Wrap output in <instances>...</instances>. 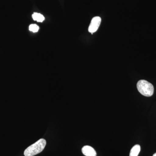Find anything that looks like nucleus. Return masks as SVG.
I'll return each instance as SVG.
<instances>
[{
    "label": "nucleus",
    "mask_w": 156,
    "mask_h": 156,
    "mask_svg": "<svg viewBox=\"0 0 156 156\" xmlns=\"http://www.w3.org/2000/svg\"><path fill=\"white\" fill-rule=\"evenodd\" d=\"M46 140L41 139L27 147L24 152L25 156H34L41 152L46 145Z\"/></svg>",
    "instance_id": "f257e3e1"
},
{
    "label": "nucleus",
    "mask_w": 156,
    "mask_h": 156,
    "mask_svg": "<svg viewBox=\"0 0 156 156\" xmlns=\"http://www.w3.org/2000/svg\"><path fill=\"white\" fill-rule=\"evenodd\" d=\"M137 90L140 94L146 97H150L153 95L154 86L145 80H140L136 84Z\"/></svg>",
    "instance_id": "f03ea898"
},
{
    "label": "nucleus",
    "mask_w": 156,
    "mask_h": 156,
    "mask_svg": "<svg viewBox=\"0 0 156 156\" xmlns=\"http://www.w3.org/2000/svg\"><path fill=\"white\" fill-rule=\"evenodd\" d=\"M101 22V18L99 17H93L91 20V23L89 27V32L91 33L92 34L95 33L98 29L99 26Z\"/></svg>",
    "instance_id": "7ed1b4c3"
},
{
    "label": "nucleus",
    "mask_w": 156,
    "mask_h": 156,
    "mask_svg": "<svg viewBox=\"0 0 156 156\" xmlns=\"http://www.w3.org/2000/svg\"><path fill=\"white\" fill-rule=\"evenodd\" d=\"M82 153L86 156H96L97 154L94 149L89 146H85L82 149Z\"/></svg>",
    "instance_id": "20e7f679"
},
{
    "label": "nucleus",
    "mask_w": 156,
    "mask_h": 156,
    "mask_svg": "<svg viewBox=\"0 0 156 156\" xmlns=\"http://www.w3.org/2000/svg\"><path fill=\"white\" fill-rule=\"evenodd\" d=\"M140 151V146L138 144L134 145L131 148L130 151V156H137L139 154Z\"/></svg>",
    "instance_id": "39448f33"
},
{
    "label": "nucleus",
    "mask_w": 156,
    "mask_h": 156,
    "mask_svg": "<svg viewBox=\"0 0 156 156\" xmlns=\"http://www.w3.org/2000/svg\"><path fill=\"white\" fill-rule=\"evenodd\" d=\"M32 18L34 20L38 22H42L45 19V17L42 14L38 13H34L32 14Z\"/></svg>",
    "instance_id": "423d86ee"
},
{
    "label": "nucleus",
    "mask_w": 156,
    "mask_h": 156,
    "mask_svg": "<svg viewBox=\"0 0 156 156\" xmlns=\"http://www.w3.org/2000/svg\"><path fill=\"white\" fill-rule=\"evenodd\" d=\"M39 27L38 26L35 24H31L29 26V30L34 33H36L38 31Z\"/></svg>",
    "instance_id": "0eeeda50"
},
{
    "label": "nucleus",
    "mask_w": 156,
    "mask_h": 156,
    "mask_svg": "<svg viewBox=\"0 0 156 156\" xmlns=\"http://www.w3.org/2000/svg\"><path fill=\"white\" fill-rule=\"evenodd\" d=\"M153 156H156V153L155 154H154L153 155Z\"/></svg>",
    "instance_id": "6e6552de"
}]
</instances>
